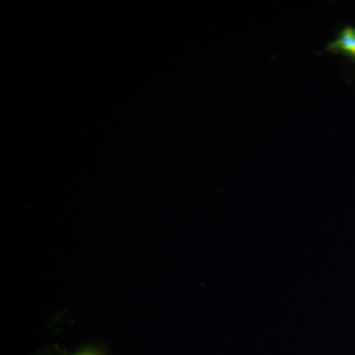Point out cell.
Listing matches in <instances>:
<instances>
[{"instance_id":"obj_1","label":"cell","mask_w":355,"mask_h":355,"mask_svg":"<svg viewBox=\"0 0 355 355\" xmlns=\"http://www.w3.org/2000/svg\"><path fill=\"white\" fill-rule=\"evenodd\" d=\"M328 49L343 53L355 61V28L353 26L343 28L338 37L330 44Z\"/></svg>"},{"instance_id":"obj_2","label":"cell","mask_w":355,"mask_h":355,"mask_svg":"<svg viewBox=\"0 0 355 355\" xmlns=\"http://www.w3.org/2000/svg\"><path fill=\"white\" fill-rule=\"evenodd\" d=\"M36 355H64V353L57 345H54V346H48V347L41 349Z\"/></svg>"},{"instance_id":"obj_3","label":"cell","mask_w":355,"mask_h":355,"mask_svg":"<svg viewBox=\"0 0 355 355\" xmlns=\"http://www.w3.org/2000/svg\"><path fill=\"white\" fill-rule=\"evenodd\" d=\"M80 355H92V354H80Z\"/></svg>"}]
</instances>
